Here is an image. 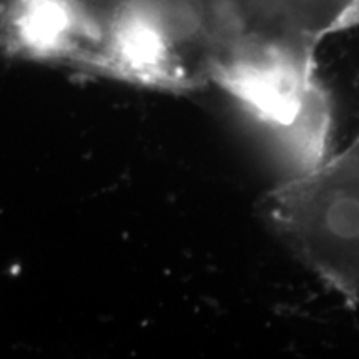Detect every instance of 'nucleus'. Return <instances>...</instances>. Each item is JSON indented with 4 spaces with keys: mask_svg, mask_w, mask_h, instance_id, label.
<instances>
[{
    "mask_svg": "<svg viewBox=\"0 0 359 359\" xmlns=\"http://www.w3.org/2000/svg\"><path fill=\"white\" fill-rule=\"evenodd\" d=\"M262 210L283 243L359 309V135L269 191Z\"/></svg>",
    "mask_w": 359,
    "mask_h": 359,
    "instance_id": "f03ea898",
    "label": "nucleus"
},
{
    "mask_svg": "<svg viewBox=\"0 0 359 359\" xmlns=\"http://www.w3.org/2000/svg\"><path fill=\"white\" fill-rule=\"evenodd\" d=\"M245 45L241 87L264 114L321 116L314 85L318 45L359 17V0H230Z\"/></svg>",
    "mask_w": 359,
    "mask_h": 359,
    "instance_id": "f257e3e1",
    "label": "nucleus"
}]
</instances>
